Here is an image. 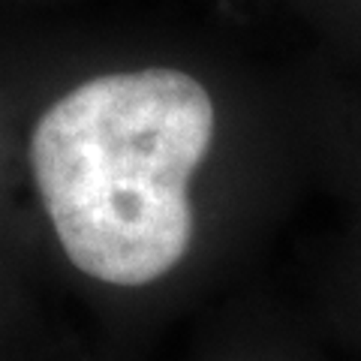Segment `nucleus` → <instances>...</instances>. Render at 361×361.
Listing matches in <instances>:
<instances>
[{"label": "nucleus", "mask_w": 361, "mask_h": 361, "mask_svg": "<svg viewBox=\"0 0 361 361\" xmlns=\"http://www.w3.org/2000/svg\"><path fill=\"white\" fill-rule=\"evenodd\" d=\"M0 361H90L25 229L0 87Z\"/></svg>", "instance_id": "f03ea898"}, {"label": "nucleus", "mask_w": 361, "mask_h": 361, "mask_svg": "<svg viewBox=\"0 0 361 361\" xmlns=\"http://www.w3.org/2000/svg\"><path fill=\"white\" fill-rule=\"evenodd\" d=\"M319 169L349 180V217L341 241L329 307L343 341L361 349V111L355 99L322 97V154Z\"/></svg>", "instance_id": "7ed1b4c3"}, {"label": "nucleus", "mask_w": 361, "mask_h": 361, "mask_svg": "<svg viewBox=\"0 0 361 361\" xmlns=\"http://www.w3.org/2000/svg\"><path fill=\"white\" fill-rule=\"evenodd\" d=\"M25 229L90 361L232 286L319 166L322 97L172 54L0 66Z\"/></svg>", "instance_id": "f257e3e1"}, {"label": "nucleus", "mask_w": 361, "mask_h": 361, "mask_svg": "<svg viewBox=\"0 0 361 361\" xmlns=\"http://www.w3.org/2000/svg\"><path fill=\"white\" fill-rule=\"evenodd\" d=\"M310 346L307 331L262 292H235L208 313L190 361H304Z\"/></svg>", "instance_id": "20e7f679"}]
</instances>
